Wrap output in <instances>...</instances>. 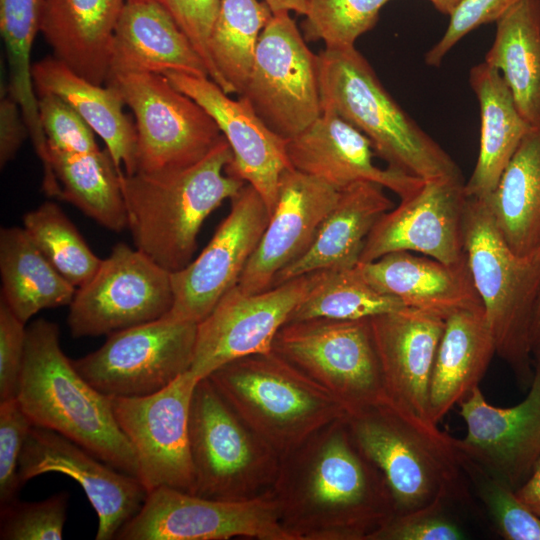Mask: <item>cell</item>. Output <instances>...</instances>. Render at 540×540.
Here are the masks:
<instances>
[{
  "instance_id": "cell-15",
  "label": "cell",
  "mask_w": 540,
  "mask_h": 540,
  "mask_svg": "<svg viewBox=\"0 0 540 540\" xmlns=\"http://www.w3.org/2000/svg\"><path fill=\"white\" fill-rule=\"evenodd\" d=\"M198 381L189 370L152 395L112 398L115 419L134 449L138 479L147 493L159 487L195 493L189 414Z\"/></svg>"
},
{
  "instance_id": "cell-45",
  "label": "cell",
  "mask_w": 540,
  "mask_h": 540,
  "mask_svg": "<svg viewBox=\"0 0 540 540\" xmlns=\"http://www.w3.org/2000/svg\"><path fill=\"white\" fill-rule=\"evenodd\" d=\"M522 0H462L449 15V24L441 39L426 53L429 66H440L447 53L469 32L496 22L511 7Z\"/></svg>"
},
{
  "instance_id": "cell-14",
  "label": "cell",
  "mask_w": 540,
  "mask_h": 540,
  "mask_svg": "<svg viewBox=\"0 0 540 540\" xmlns=\"http://www.w3.org/2000/svg\"><path fill=\"white\" fill-rule=\"evenodd\" d=\"M294 540L271 491L247 501H221L159 487L117 532L118 540Z\"/></svg>"
},
{
  "instance_id": "cell-3",
  "label": "cell",
  "mask_w": 540,
  "mask_h": 540,
  "mask_svg": "<svg viewBox=\"0 0 540 540\" xmlns=\"http://www.w3.org/2000/svg\"><path fill=\"white\" fill-rule=\"evenodd\" d=\"M33 426L55 431L110 466L138 478V463L107 396L75 369L62 351L56 323L37 319L26 328L17 394Z\"/></svg>"
},
{
  "instance_id": "cell-26",
  "label": "cell",
  "mask_w": 540,
  "mask_h": 540,
  "mask_svg": "<svg viewBox=\"0 0 540 540\" xmlns=\"http://www.w3.org/2000/svg\"><path fill=\"white\" fill-rule=\"evenodd\" d=\"M364 279L380 293L397 298L404 307L444 320L465 309L483 307L467 258L446 264L408 251L388 253L356 264Z\"/></svg>"
},
{
  "instance_id": "cell-47",
  "label": "cell",
  "mask_w": 540,
  "mask_h": 540,
  "mask_svg": "<svg viewBox=\"0 0 540 540\" xmlns=\"http://www.w3.org/2000/svg\"><path fill=\"white\" fill-rule=\"evenodd\" d=\"M0 300V401L17 397L26 342V327Z\"/></svg>"
},
{
  "instance_id": "cell-33",
  "label": "cell",
  "mask_w": 540,
  "mask_h": 540,
  "mask_svg": "<svg viewBox=\"0 0 540 540\" xmlns=\"http://www.w3.org/2000/svg\"><path fill=\"white\" fill-rule=\"evenodd\" d=\"M484 62L500 72L526 122L540 125V0H522L496 21Z\"/></svg>"
},
{
  "instance_id": "cell-51",
  "label": "cell",
  "mask_w": 540,
  "mask_h": 540,
  "mask_svg": "<svg viewBox=\"0 0 540 540\" xmlns=\"http://www.w3.org/2000/svg\"><path fill=\"white\" fill-rule=\"evenodd\" d=\"M272 10L273 14L278 12H296L305 15L307 11V0H263Z\"/></svg>"
},
{
  "instance_id": "cell-18",
  "label": "cell",
  "mask_w": 540,
  "mask_h": 540,
  "mask_svg": "<svg viewBox=\"0 0 540 540\" xmlns=\"http://www.w3.org/2000/svg\"><path fill=\"white\" fill-rule=\"evenodd\" d=\"M464 180H425L421 188L386 212L367 236L359 262L408 251L446 264L466 259Z\"/></svg>"
},
{
  "instance_id": "cell-17",
  "label": "cell",
  "mask_w": 540,
  "mask_h": 540,
  "mask_svg": "<svg viewBox=\"0 0 540 540\" xmlns=\"http://www.w3.org/2000/svg\"><path fill=\"white\" fill-rule=\"evenodd\" d=\"M230 200V212L202 252L171 273L173 305L165 316L199 323L237 285L271 215L250 184Z\"/></svg>"
},
{
  "instance_id": "cell-30",
  "label": "cell",
  "mask_w": 540,
  "mask_h": 540,
  "mask_svg": "<svg viewBox=\"0 0 540 540\" xmlns=\"http://www.w3.org/2000/svg\"><path fill=\"white\" fill-rule=\"evenodd\" d=\"M32 78L37 97L58 96L100 136L119 172L136 173V128L115 89L90 82L54 56L34 63Z\"/></svg>"
},
{
  "instance_id": "cell-49",
  "label": "cell",
  "mask_w": 540,
  "mask_h": 540,
  "mask_svg": "<svg viewBox=\"0 0 540 540\" xmlns=\"http://www.w3.org/2000/svg\"><path fill=\"white\" fill-rule=\"evenodd\" d=\"M29 130L19 104L9 93L0 101V166L11 161L22 146Z\"/></svg>"
},
{
  "instance_id": "cell-21",
  "label": "cell",
  "mask_w": 540,
  "mask_h": 540,
  "mask_svg": "<svg viewBox=\"0 0 540 540\" xmlns=\"http://www.w3.org/2000/svg\"><path fill=\"white\" fill-rule=\"evenodd\" d=\"M164 75L213 118L232 150V161L226 172L250 184L271 215L277 202L280 177L292 168L287 140L273 132L245 98L232 99L211 78L175 71Z\"/></svg>"
},
{
  "instance_id": "cell-5",
  "label": "cell",
  "mask_w": 540,
  "mask_h": 540,
  "mask_svg": "<svg viewBox=\"0 0 540 540\" xmlns=\"http://www.w3.org/2000/svg\"><path fill=\"white\" fill-rule=\"evenodd\" d=\"M322 110L349 122L388 167L422 180H463L451 156L400 107L355 48L318 53Z\"/></svg>"
},
{
  "instance_id": "cell-2",
  "label": "cell",
  "mask_w": 540,
  "mask_h": 540,
  "mask_svg": "<svg viewBox=\"0 0 540 540\" xmlns=\"http://www.w3.org/2000/svg\"><path fill=\"white\" fill-rule=\"evenodd\" d=\"M232 157L223 136L188 167L155 174L120 172L135 247L171 273L188 265L203 222L246 184L226 172Z\"/></svg>"
},
{
  "instance_id": "cell-28",
  "label": "cell",
  "mask_w": 540,
  "mask_h": 540,
  "mask_svg": "<svg viewBox=\"0 0 540 540\" xmlns=\"http://www.w3.org/2000/svg\"><path fill=\"white\" fill-rule=\"evenodd\" d=\"M126 0H45L40 32L54 57L99 85L109 77L114 31Z\"/></svg>"
},
{
  "instance_id": "cell-31",
  "label": "cell",
  "mask_w": 540,
  "mask_h": 540,
  "mask_svg": "<svg viewBox=\"0 0 540 540\" xmlns=\"http://www.w3.org/2000/svg\"><path fill=\"white\" fill-rule=\"evenodd\" d=\"M469 82L480 107L481 134L477 162L464 191L468 198L486 199L532 126L497 69L479 63L470 69Z\"/></svg>"
},
{
  "instance_id": "cell-50",
  "label": "cell",
  "mask_w": 540,
  "mask_h": 540,
  "mask_svg": "<svg viewBox=\"0 0 540 540\" xmlns=\"http://www.w3.org/2000/svg\"><path fill=\"white\" fill-rule=\"evenodd\" d=\"M516 494L540 517V460L528 480L516 490Z\"/></svg>"
},
{
  "instance_id": "cell-37",
  "label": "cell",
  "mask_w": 540,
  "mask_h": 540,
  "mask_svg": "<svg viewBox=\"0 0 540 540\" xmlns=\"http://www.w3.org/2000/svg\"><path fill=\"white\" fill-rule=\"evenodd\" d=\"M401 308L404 305L397 298L374 289L355 265L329 270L291 312L287 322L315 318L357 320Z\"/></svg>"
},
{
  "instance_id": "cell-38",
  "label": "cell",
  "mask_w": 540,
  "mask_h": 540,
  "mask_svg": "<svg viewBox=\"0 0 540 540\" xmlns=\"http://www.w3.org/2000/svg\"><path fill=\"white\" fill-rule=\"evenodd\" d=\"M23 223L34 244L74 287L85 284L99 268L102 259L56 203L46 201L29 211Z\"/></svg>"
},
{
  "instance_id": "cell-12",
  "label": "cell",
  "mask_w": 540,
  "mask_h": 540,
  "mask_svg": "<svg viewBox=\"0 0 540 540\" xmlns=\"http://www.w3.org/2000/svg\"><path fill=\"white\" fill-rule=\"evenodd\" d=\"M197 325L164 316L109 334L99 349L72 363L107 396L152 395L191 369Z\"/></svg>"
},
{
  "instance_id": "cell-7",
  "label": "cell",
  "mask_w": 540,
  "mask_h": 540,
  "mask_svg": "<svg viewBox=\"0 0 540 540\" xmlns=\"http://www.w3.org/2000/svg\"><path fill=\"white\" fill-rule=\"evenodd\" d=\"M208 378L280 458L346 416L325 389L273 351L230 361Z\"/></svg>"
},
{
  "instance_id": "cell-10",
  "label": "cell",
  "mask_w": 540,
  "mask_h": 540,
  "mask_svg": "<svg viewBox=\"0 0 540 540\" xmlns=\"http://www.w3.org/2000/svg\"><path fill=\"white\" fill-rule=\"evenodd\" d=\"M106 85L133 112L136 172L155 174L193 165L223 137L208 112L164 74H117Z\"/></svg>"
},
{
  "instance_id": "cell-23",
  "label": "cell",
  "mask_w": 540,
  "mask_h": 540,
  "mask_svg": "<svg viewBox=\"0 0 540 540\" xmlns=\"http://www.w3.org/2000/svg\"><path fill=\"white\" fill-rule=\"evenodd\" d=\"M292 168L341 190L358 181L379 184L405 199L416 193L424 180L373 162L370 140L357 128L329 110L304 131L287 140Z\"/></svg>"
},
{
  "instance_id": "cell-42",
  "label": "cell",
  "mask_w": 540,
  "mask_h": 540,
  "mask_svg": "<svg viewBox=\"0 0 540 540\" xmlns=\"http://www.w3.org/2000/svg\"><path fill=\"white\" fill-rule=\"evenodd\" d=\"M38 109L47 147L74 153H88L100 149L92 128L58 96H38Z\"/></svg>"
},
{
  "instance_id": "cell-35",
  "label": "cell",
  "mask_w": 540,
  "mask_h": 540,
  "mask_svg": "<svg viewBox=\"0 0 540 540\" xmlns=\"http://www.w3.org/2000/svg\"><path fill=\"white\" fill-rule=\"evenodd\" d=\"M47 148L50 169L60 187L59 199L111 231L128 228L120 172L106 148L88 153Z\"/></svg>"
},
{
  "instance_id": "cell-20",
  "label": "cell",
  "mask_w": 540,
  "mask_h": 540,
  "mask_svg": "<svg viewBox=\"0 0 540 540\" xmlns=\"http://www.w3.org/2000/svg\"><path fill=\"white\" fill-rule=\"evenodd\" d=\"M466 436L456 439L462 455L515 491L540 460V366L519 404L501 408L488 403L477 387L460 405Z\"/></svg>"
},
{
  "instance_id": "cell-36",
  "label": "cell",
  "mask_w": 540,
  "mask_h": 540,
  "mask_svg": "<svg viewBox=\"0 0 540 540\" xmlns=\"http://www.w3.org/2000/svg\"><path fill=\"white\" fill-rule=\"evenodd\" d=\"M273 12L259 0H220L209 39V53L223 90L242 94L249 79L259 36Z\"/></svg>"
},
{
  "instance_id": "cell-6",
  "label": "cell",
  "mask_w": 540,
  "mask_h": 540,
  "mask_svg": "<svg viewBox=\"0 0 540 540\" xmlns=\"http://www.w3.org/2000/svg\"><path fill=\"white\" fill-rule=\"evenodd\" d=\"M464 248L496 354L519 386L528 389L534 376L532 330L540 296V247L527 256L514 253L486 200L468 198Z\"/></svg>"
},
{
  "instance_id": "cell-8",
  "label": "cell",
  "mask_w": 540,
  "mask_h": 540,
  "mask_svg": "<svg viewBox=\"0 0 540 540\" xmlns=\"http://www.w3.org/2000/svg\"><path fill=\"white\" fill-rule=\"evenodd\" d=\"M189 440L195 495L247 501L271 491L280 456L244 422L208 377L199 380L193 392Z\"/></svg>"
},
{
  "instance_id": "cell-4",
  "label": "cell",
  "mask_w": 540,
  "mask_h": 540,
  "mask_svg": "<svg viewBox=\"0 0 540 540\" xmlns=\"http://www.w3.org/2000/svg\"><path fill=\"white\" fill-rule=\"evenodd\" d=\"M362 453L383 474L395 514L436 504H468L470 486L456 438L391 402L345 416Z\"/></svg>"
},
{
  "instance_id": "cell-22",
  "label": "cell",
  "mask_w": 540,
  "mask_h": 540,
  "mask_svg": "<svg viewBox=\"0 0 540 540\" xmlns=\"http://www.w3.org/2000/svg\"><path fill=\"white\" fill-rule=\"evenodd\" d=\"M339 191L294 168L285 170L268 225L236 286L249 294L271 288L276 275L310 248Z\"/></svg>"
},
{
  "instance_id": "cell-40",
  "label": "cell",
  "mask_w": 540,
  "mask_h": 540,
  "mask_svg": "<svg viewBox=\"0 0 540 540\" xmlns=\"http://www.w3.org/2000/svg\"><path fill=\"white\" fill-rule=\"evenodd\" d=\"M461 464L470 489L483 504L495 531L502 538L540 540V517L514 489L462 454Z\"/></svg>"
},
{
  "instance_id": "cell-16",
  "label": "cell",
  "mask_w": 540,
  "mask_h": 540,
  "mask_svg": "<svg viewBox=\"0 0 540 540\" xmlns=\"http://www.w3.org/2000/svg\"><path fill=\"white\" fill-rule=\"evenodd\" d=\"M328 271L301 275L259 293L233 287L198 323L190 370L201 380L230 361L271 352L291 312Z\"/></svg>"
},
{
  "instance_id": "cell-11",
  "label": "cell",
  "mask_w": 540,
  "mask_h": 540,
  "mask_svg": "<svg viewBox=\"0 0 540 540\" xmlns=\"http://www.w3.org/2000/svg\"><path fill=\"white\" fill-rule=\"evenodd\" d=\"M305 41L290 12L274 13L259 36L249 79L239 95L286 140L322 113L318 54Z\"/></svg>"
},
{
  "instance_id": "cell-19",
  "label": "cell",
  "mask_w": 540,
  "mask_h": 540,
  "mask_svg": "<svg viewBox=\"0 0 540 540\" xmlns=\"http://www.w3.org/2000/svg\"><path fill=\"white\" fill-rule=\"evenodd\" d=\"M48 472L67 475L84 490L98 517L96 540L115 539L147 496L137 477L110 466L55 431L32 426L20 455L19 479L24 484Z\"/></svg>"
},
{
  "instance_id": "cell-29",
  "label": "cell",
  "mask_w": 540,
  "mask_h": 540,
  "mask_svg": "<svg viewBox=\"0 0 540 540\" xmlns=\"http://www.w3.org/2000/svg\"><path fill=\"white\" fill-rule=\"evenodd\" d=\"M495 354L483 307L460 310L445 319L429 383L431 422L438 424L479 387Z\"/></svg>"
},
{
  "instance_id": "cell-43",
  "label": "cell",
  "mask_w": 540,
  "mask_h": 540,
  "mask_svg": "<svg viewBox=\"0 0 540 540\" xmlns=\"http://www.w3.org/2000/svg\"><path fill=\"white\" fill-rule=\"evenodd\" d=\"M32 426L17 397L0 401V505L18 499L19 460Z\"/></svg>"
},
{
  "instance_id": "cell-44",
  "label": "cell",
  "mask_w": 540,
  "mask_h": 540,
  "mask_svg": "<svg viewBox=\"0 0 540 540\" xmlns=\"http://www.w3.org/2000/svg\"><path fill=\"white\" fill-rule=\"evenodd\" d=\"M436 504L419 510L394 514L368 540H461L463 528Z\"/></svg>"
},
{
  "instance_id": "cell-46",
  "label": "cell",
  "mask_w": 540,
  "mask_h": 540,
  "mask_svg": "<svg viewBox=\"0 0 540 540\" xmlns=\"http://www.w3.org/2000/svg\"><path fill=\"white\" fill-rule=\"evenodd\" d=\"M165 6L205 62L209 77L223 89L209 53L210 34L220 0H165Z\"/></svg>"
},
{
  "instance_id": "cell-53",
  "label": "cell",
  "mask_w": 540,
  "mask_h": 540,
  "mask_svg": "<svg viewBox=\"0 0 540 540\" xmlns=\"http://www.w3.org/2000/svg\"><path fill=\"white\" fill-rule=\"evenodd\" d=\"M540 336V296L538 299V304L536 308L533 330H532V345L534 341Z\"/></svg>"
},
{
  "instance_id": "cell-55",
  "label": "cell",
  "mask_w": 540,
  "mask_h": 540,
  "mask_svg": "<svg viewBox=\"0 0 540 540\" xmlns=\"http://www.w3.org/2000/svg\"><path fill=\"white\" fill-rule=\"evenodd\" d=\"M154 1H158V2L163 3L165 5V0H154Z\"/></svg>"
},
{
  "instance_id": "cell-39",
  "label": "cell",
  "mask_w": 540,
  "mask_h": 540,
  "mask_svg": "<svg viewBox=\"0 0 540 540\" xmlns=\"http://www.w3.org/2000/svg\"><path fill=\"white\" fill-rule=\"evenodd\" d=\"M391 0H307L303 22L306 41H323L325 48L355 46L371 30L381 9Z\"/></svg>"
},
{
  "instance_id": "cell-25",
  "label": "cell",
  "mask_w": 540,
  "mask_h": 540,
  "mask_svg": "<svg viewBox=\"0 0 540 540\" xmlns=\"http://www.w3.org/2000/svg\"><path fill=\"white\" fill-rule=\"evenodd\" d=\"M170 71L209 77L205 62L163 3L126 0L111 43L109 77Z\"/></svg>"
},
{
  "instance_id": "cell-27",
  "label": "cell",
  "mask_w": 540,
  "mask_h": 540,
  "mask_svg": "<svg viewBox=\"0 0 540 540\" xmlns=\"http://www.w3.org/2000/svg\"><path fill=\"white\" fill-rule=\"evenodd\" d=\"M393 207L379 184L358 181L341 189L310 248L282 269L272 286L315 271L354 267L370 231Z\"/></svg>"
},
{
  "instance_id": "cell-13",
  "label": "cell",
  "mask_w": 540,
  "mask_h": 540,
  "mask_svg": "<svg viewBox=\"0 0 540 540\" xmlns=\"http://www.w3.org/2000/svg\"><path fill=\"white\" fill-rule=\"evenodd\" d=\"M172 305L171 272L136 247L118 243L76 289L67 324L74 338L109 335L160 319Z\"/></svg>"
},
{
  "instance_id": "cell-41",
  "label": "cell",
  "mask_w": 540,
  "mask_h": 540,
  "mask_svg": "<svg viewBox=\"0 0 540 540\" xmlns=\"http://www.w3.org/2000/svg\"><path fill=\"white\" fill-rule=\"evenodd\" d=\"M68 503L69 493L62 491L41 501L0 505V539L61 540Z\"/></svg>"
},
{
  "instance_id": "cell-48",
  "label": "cell",
  "mask_w": 540,
  "mask_h": 540,
  "mask_svg": "<svg viewBox=\"0 0 540 540\" xmlns=\"http://www.w3.org/2000/svg\"><path fill=\"white\" fill-rule=\"evenodd\" d=\"M45 0H0L1 35L18 44L34 42Z\"/></svg>"
},
{
  "instance_id": "cell-54",
  "label": "cell",
  "mask_w": 540,
  "mask_h": 540,
  "mask_svg": "<svg viewBox=\"0 0 540 540\" xmlns=\"http://www.w3.org/2000/svg\"><path fill=\"white\" fill-rule=\"evenodd\" d=\"M532 359L533 365L540 366V336L534 341L532 345Z\"/></svg>"
},
{
  "instance_id": "cell-1",
  "label": "cell",
  "mask_w": 540,
  "mask_h": 540,
  "mask_svg": "<svg viewBox=\"0 0 540 540\" xmlns=\"http://www.w3.org/2000/svg\"><path fill=\"white\" fill-rule=\"evenodd\" d=\"M271 494L294 540H368L395 514L383 474L359 449L345 417L280 458Z\"/></svg>"
},
{
  "instance_id": "cell-32",
  "label": "cell",
  "mask_w": 540,
  "mask_h": 540,
  "mask_svg": "<svg viewBox=\"0 0 540 540\" xmlns=\"http://www.w3.org/2000/svg\"><path fill=\"white\" fill-rule=\"evenodd\" d=\"M485 200L514 253L527 256L540 247V125L524 136Z\"/></svg>"
},
{
  "instance_id": "cell-24",
  "label": "cell",
  "mask_w": 540,
  "mask_h": 540,
  "mask_svg": "<svg viewBox=\"0 0 540 540\" xmlns=\"http://www.w3.org/2000/svg\"><path fill=\"white\" fill-rule=\"evenodd\" d=\"M370 324L388 401L429 420V383L445 320L404 307L371 317Z\"/></svg>"
},
{
  "instance_id": "cell-52",
  "label": "cell",
  "mask_w": 540,
  "mask_h": 540,
  "mask_svg": "<svg viewBox=\"0 0 540 540\" xmlns=\"http://www.w3.org/2000/svg\"><path fill=\"white\" fill-rule=\"evenodd\" d=\"M434 7L445 15H451L462 0H428Z\"/></svg>"
},
{
  "instance_id": "cell-34",
  "label": "cell",
  "mask_w": 540,
  "mask_h": 540,
  "mask_svg": "<svg viewBox=\"0 0 540 540\" xmlns=\"http://www.w3.org/2000/svg\"><path fill=\"white\" fill-rule=\"evenodd\" d=\"M0 274L1 299L25 324L43 309L69 305L77 289L48 261L24 227L1 229Z\"/></svg>"
},
{
  "instance_id": "cell-9",
  "label": "cell",
  "mask_w": 540,
  "mask_h": 540,
  "mask_svg": "<svg viewBox=\"0 0 540 540\" xmlns=\"http://www.w3.org/2000/svg\"><path fill=\"white\" fill-rule=\"evenodd\" d=\"M272 351L325 389L346 415L388 400L370 318L287 322Z\"/></svg>"
}]
</instances>
